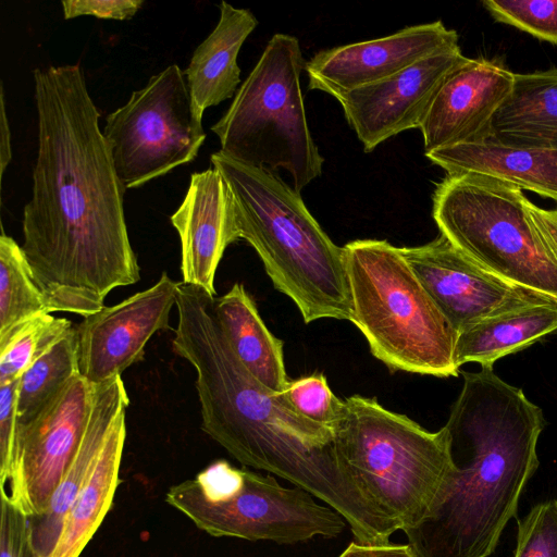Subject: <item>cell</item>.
I'll return each mask as SVG.
<instances>
[{"instance_id":"cell-21","label":"cell","mask_w":557,"mask_h":557,"mask_svg":"<svg viewBox=\"0 0 557 557\" xmlns=\"http://www.w3.org/2000/svg\"><path fill=\"white\" fill-rule=\"evenodd\" d=\"M486 140L557 150V67L515 73L511 92L494 114Z\"/></svg>"},{"instance_id":"cell-28","label":"cell","mask_w":557,"mask_h":557,"mask_svg":"<svg viewBox=\"0 0 557 557\" xmlns=\"http://www.w3.org/2000/svg\"><path fill=\"white\" fill-rule=\"evenodd\" d=\"M482 3L496 21L557 44V0H484Z\"/></svg>"},{"instance_id":"cell-23","label":"cell","mask_w":557,"mask_h":557,"mask_svg":"<svg viewBox=\"0 0 557 557\" xmlns=\"http://www.w3.org/2000/svg\"><path fill=\"white\" fill-rule=\"evenodd\" d=\"M126 410L113 422L88 479L69 511L60 536L48 557H79L114 500L126 437Z\"/></svg>"},{"instance_id":"cell-9","label":"cell","mask_w":557,"mask_h":557,"mask_svg":"<svg viewBox=\"0 0 557 557\" xmlns=\"http://www.w3.org/2000/svg\"><path fill=\"white\" fill-rule=\"evenodd\" d=\"M313 497L300 487H284L271 475L234 467L224 459L165 493L170 506L211 536L278 544L330 539L344 531L345 518Z\"/></svg>"},{"instance_id":"cell-33","label":"cell","mask_w":557,"mask_h":557,"mask_svg":"<svg viewBox=\"0 0 557 557\" xmlns=\"http://www.w3.org/2000/svg\"><path fill=\"white\" fill-rule=\"evenodd\" d=\"M143 4V0H64L61 2L65 20L89 15L125 21L131 20Z\"/></svg>"},{"instance_id":"cell-11","label":"cell","mask_w":557,"mask_h":557,"mask_svg":"<svg viewBox=\"0 0 557 557\" xmlns=\"http://www.w3.org/2000/svg\"><path fill=\"white\" fill-rule=\"evenodd\" d=\"M95 386L76 374L32 422L17 428L4 499L29 517L41 516L72 463L92 406Z\"/></svg>"},{"instance_id":"cell-16","label":"cell","mask_w":557,"mask_h":557,"mask_svg":"<svg viewBox=\"0 0 557 557\" xmlns=\"http://www.w3.org/2000/svg\"><path fill=\"white\" fill-rule=\"evenodd\" d=\"M513 82L502 62L467 58L444 78L420 125L425 152L488 139Z\"/></svg>"},{"instance_id":"cell-35","label":"cell","mask_w":557,"mask_h":557,"mask_svg":"<svg viewBox=\"0 0 557 557\" xmlns=\"http://www.w3.org/2000/svg\"><path fill=\"white\" fill-rule=\"evenodd\" d=\"M527 206L536 228L557 257V209L540 208L529 199Z\"/></svg>"},{"instance_id":"cell-5","label":"cell","mask_w":557,"mask_h":557,"mask_svg":"<svg viewBox=\"0 0 557 557\" xmlns=\"http://www.w3.org/2000/svg\"><path fill=\"white\" fill-rule=\"evenodd\" d=\"M332 429L337 461L363 497L397 530L417 524L453 465L446 426L430 432L375 398L352 395Z\"/></svg>"},{"instance_id":"cell-1","label":"cell","mask_w":557,"mask_h":557,"mask_svg":"<svg viewBox=\"0 0 557 557\" xmlns=\"http://www.w3.org/2000/svg\"><path fill=\"white\" fill-rule=\"evenodd\" d=\"M38 150L22 250L50 312L90 315L140 268L121 183L79 63L34 71Z\"/></svg>"},{"instance_id":"cell-26","label":"cell","mask_w":557,"mask_h":557,"mask_svg":"<svg viewBox=\"0 0 557 557\" xmlns=\"http://www.w3.org/2000/svg\"><path fill=\"white\" fill-rule=\"evenodd\" d=\"M50 313L22 247L2 232L0 236V341L29 319Z\"/></svg>"},{"instance_id":"cell-2","label":"cell","mask_w":557,"mask_h":557,"mask_svg":"<svg viewBox=\"0 0 557 557\" xmlns=\"http://www.w3.org/2000/svg\"><path fill=\"white\" fill-rule=\"evenodd\" d=\"M214 298L180 282L172 339L196 371L202 431L244 467L274 473L332 507L356 542L389 543L397 530L341 468L333 429L300 416L248 372L220 327Z\"/></svg>"},{"instance_id":"cell-24","label":"cell","mask_w":557,"mask_h":557,"mask_svg":"<svg viewBox=\"0 0 557 557\" xmlns=\"http://www.w3.org/2000/svg\"><path fill=\"white\" fill-rule=\"evenodd\" d=\"M557 330V305L550 301L528 305L485 318L460 331L455 346L459 369L469 362L493 367L498 359L515 354Z\"/></svg>"},{"instance_id":"cell-19","label":"cell","mask_w":557,"mask_h":557,"mask_svg":"<svg viewBox=\"0 0 557 557\" xmlns=\"http://www.w3.org/2000/svg\"><path fill=\"white\" fill-rule=\"evenodd\" d=\"M214 29L195 49L184 74L196 116L235 96L240 84L239 50L258 25L248 9L222 1Z\"/></svg>"},{"instance_id":"cell-32","label":"cell","mask_w":557,"mask_h":557,"mask_svg":"<svg viewBox=\"0 0 557 557\" xmlns=\"http://www.w3.org/2000/svg\"><path fill=\"white\" fill-rule=\"evenodd\" d=\"M0 557H37L29 516L1 499Z\"/></svg>"},{"instance_id":"cell-27","label":"cell","mask_w":557,"mask_h":557,"mask_svg":"<svg viewBox=\"0 0 557 557\" xmlns=\"http://www.w3.org/2000/svg\"><path fill=\"white\" fill-rule=\"evenodd\" d=\"M73 323L50 313L29 319L0 341V385L18 380L34 360Z\"/></svg>"},{"instance_id":"cell-31","label":"cell","mask_w":557,"mask_h":557,"mask_svg":"<svg viewBox=\"0 0 557 557\" xmlns=\"http://www.w3.org/2000/svg\"><path fill=\"white\" fill-rule=\"evenodd\" d=\"M20 379L0 385V490L12 475L17 436V389Z\"/></svg>"},{"instance_id":"cell-22","label":"cell","mask_w":557,"mask_h":557,"mask_svg":"<svg viewBox=\"0 0 557 557\" xmlns=\"http://www.w3.org/2000/svg\"><path fill=\"white\" fill-rule=\"evenodd\" d=\"M214 312L234 355L269 389L281 393L288 383L283 342L263 323L255 301L240 283L214 298Z\"/></svg>"},{"instance_id":"cell-7","label":"cell","mask_w":557,"mask_h":557,"mask_svg":"<svg viewBox=\"0 0 557 557\" xmlns=\"http://www.w3.org/2000/svg\"><path fill=\"white\" fill-rule=\"evenodd\" d=\"M522 190L497 178L447 175L433 195V218L457 249L498 278L557 305V257Z\"/></svg>"},{"instance_id":"cell-14","label":"cell","mask_w":557,"mask_h":557,"mask_svg":"<svg viewBox=\"0 0 557 557\" xmlns=\"http://www.w3.org/2000/svg\"><path fill=\"white\" fill-rule=\"evenodd\" d=\"M467 57L458 47L432 54L383 81L336 97L366 152L391 137L420 128L444 78Z\"/></svg>"},{"instance_id":"cell-30","label":"cell","mask_w":557,"mask_h":557,"mask_svg":"<svg viewBox=\"0 0 557 557\" xmlns=\"http://www.w3.org/2000/svg\"><path fill=\"white\" fill-rule=\"evenodd\" d=\"M515 557H557V498L535 505L518 521Z\"/></svg>"},{"instance_id":"cell-13","label":"cell","mask_w":557,"mask_h":557,"mask_svg":"<svg viewBox=\"0 0 557 557\" xmlns=\"http://www.w3.org/2000/svg\"><path fill=\"white\" fill-rule=\"evenodd\" d=\"M400 250L457 333L485 318L548 301L491 274L443 235Z\"/></svg>"},{"instance_id":"cell-25","label":"cell","mask_w":557,"mask_h":557,"mask_svg":"<svg viewBox=\"0 0 557 557\" xmlns=\"http://www.w3.org/2000/svg\"><path fill=\"white\" fill-rule=\"evenodd\" d=\"M76 374H79L77 331L73 324L20 377L17 428L38 417Z\"/></svg>"},{"instance_id":"cell-36","label":"cell","mask_w":557,"mask_h":557,"mask_svg":"<svg viewBox=\"0 0 557 557\" xmlns=\"http://www.w3.org/2000/svg\"><path fill=\"white\" fill-rule=\"evenodd\" d=\"M0 177L2 181L4 171L12 159L11 132L5 110L4 89L2 83L0 85Z\"/></svg>"},{"instance_id":"cell-4","label":"cell","mask_w":557,"mask_h":557,"mask_svg":"<svg viewBox=\"0 0 557 557\" xmlns=\"http://www.w3.org/2000/svg\"><path fill=\"white\" fill-rule=\"evenodd\" d=\"M210 161L230 188L238 239L256 250L273 285L295 302L304 322L351 321L344 248L322 230L300 193L273 172L221 150Z\"/></svg>"},{"instance_id":"cell-12","label":"cell","mask_w":557,"mask_h":557,"mask_svg":"<svg viewBox=\"0 0 557 557\" xmlns=\"http://www.w3.org/2000/svg\"><path fill=\"white\" fill-rule=\"evenodd\" d=\"M178 286L162 272L151 287L85 317L76 325L79 374L97 386L143 360L151 336L170 329Z\"/></svg>"},{"instance_id":"cell-34","label":"cell","mask_w":557,"mask_h":557,"mask_svg":"<svg viewBox=\"0 0 557 557\" xmlns=\"http://www.w3.org/2000/svg\"><path fill=\"white\" fill-rule=\"evenodd\" d=\"M338 557H417L410 546L381 544L367 545L352 542Z\"/></svg>"},{"instance_id":"cell-15","label":"cell","mask_w":557,"mask_h":557,"mask_svg":"<svg viewBox=\"0 0 557 557\" xmlns=\"http://www.w3.org/2000/svg\"><path fill=\"white\" fill-rule=\"evenodd\" d=\"M458 47L442 21L408 26L385 37L317 52L305 63L309 88L334 98L391 77L432 54Z\"/></svg>"},{"instance_id":"cell-18","label":"cell","mask_w":557,"mask_h":557,"mask_svg":"<svg viewBox=\"0 0 557 557\" xmlns=\"http://www.w3.org/2000/svg\"><path fill=\"white\" fill-rule=\"evenodd\" d=\"M128 405L129 398L121 376L95 386L92 406L77 453L46 511L41 516L29 517L37 557H48L51 553L113 422Z\"/></svg>"},{"instance_id":"cell-10","label":"cell","mask_w":557,"mask_h":557,"mask_svg":"<svg viewBox=\"0 0 557 557\" xmlns=\"http://www.w3.org/2000/svg\"><path fill=\"white\" fill-rule=\"evenodd\" d=\"M116 174L137 188L195 160L206 139L184 72L171 64L108 114L102 131Z\"/></svg>"},{"instance_id":"cell-17","label":"cell","mask_w":557,"mask_h":557,"mask_svg":"<svg viewBox=\"0 0 557 557\" xmlns=\"http://www.w3.org/2000/svg\"><path fill=\"white\" fill-rule=\"evenodd\" d=\"M170 220L181 243L182 282L215 297L219 263L226 247L238 240L233 198L220 172L211 168L191 174Z\"/></svg>"},{"instance_id":"cell-6","label":"cell","mask_w":557,"mask_h":557,"mask_svg":"<svg viewBox=\"0 0 557 557\" xmlns=\"http://www.w3.org/2000/svg\"><path fill=\"white\" fill-rule=\"evenodd\" d=\"M351 321L372 355L392 370L457 376L458 333L437 308L400 248L381 239L346 244Z\"/></svg>"},{"instance_id":"cell-29","label":"cell","mask_w":557,"mask_h":557,"mask_svg":"<svg viewBox=\"0 0 557 557\" xmlns=\"http://www.w3.org/2000/svg\"><path fill=\"white\" fill-rule=\"evenodd\" d=\"M285 401L300 416L331 426L338 418L343 400L336 397L322 373L289 380L281 392Z\"/></svg>"},{"instance_id":"cell-8","label":"cell","mask_w":557,"mask_h":557,"mask_svg":"<svg viewBox=\"0 0 557 557\" xmlns=\"http://www.w3.org/2000/svg\"><path fill=\"white\" fill-rule=\"evenodd\" d=\"M302 66L299 40L273 35L228 109L211 126L223 153L271 172L287 171L298 193L321 175L324 162L306 116Z\"/></svg>"},{"instance_id":"cell-3","label":"cell","mask_w":557,"mask_h":557,"mask_svg":"<svg viewBox=\"0 0 557 557\" xmlns=\"http://www.w3.org/2000/svg\"><path fill=\"white\" fill-rule=\"evenodd\" d=\"M461 374L445 424L453 465L423 518L405 531L417 557H488L539 467L541 408L493 367Z\"/></svg>"},{"instance_id":"cell-20","label":"cell","mask_w":557,"mask_h":557,"mask_svg":"<svg viewBox=\"0 0 557 557\" xmlns=\"http://www.w3.org/2000/svg\"><path fill=\"white\" fill-rule=\"evenodd\" d=\"M425 157L447 175H486L557 201V150L484 140L435 149Z\"/></svg>"}]
</instances>
